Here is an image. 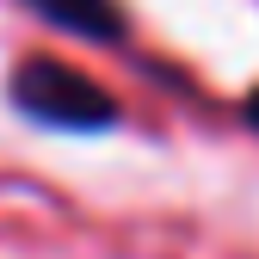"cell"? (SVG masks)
Instances as JSON below:
<instances>
[{
    "instance_id": "6da1fadb",
    "label": "cell",
    "mask_w": 259,
    "mask_h": 259,
    "mask_svg": "<svg viewBox=\"0 0 259 259\" xmlns=\"http://www.w3.org/2000/svg\"><path fill=\"white\" fill-rule=\"evenodd\" d=\"M7 93H13V111H25L44 130H111L117 123V99L99 80H87L80 68L56 62V56L19 62Z\"/></svg>"
},
{
    "instance_id": "7a4b0ae2",
    "label": "cell",
    "mask_w": 259,
    "mask_h": 259,
    "mask_svg": "<svg viewBox=\"0 0 259 259\" xmlns=\"http://www.w3.org/2000/svg\"><path fill=\"white\" fill-rule=\"evenodd\" d=\"M25 7L44 13L62 31H80V37H99V44L117 37V7H111V0H25Z\"/></svg>"
},
{
    "instance_id": "3957f363",
    "label": "cell",
    "mask_w": 259,
    "mask_h": 259,
    "mask_svg": "<svg viewBox=\"0 0 259 259\" xmlns=\"http://www.w3.org/2000/svg\"><path fill=\"white\" fill-rule=\"evenodd\" d=\"M247 123L259 130V93H253V99H247Z\"/></svg>"
}]
</instances>
